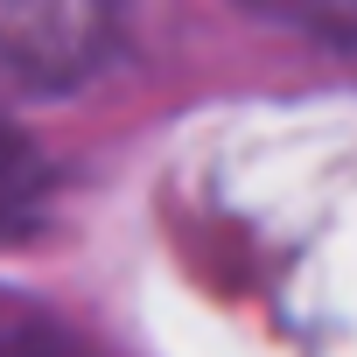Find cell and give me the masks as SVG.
I'll return each mask as SVG.
<instances>
[{
    "label": "cell",
    "mask_w": 357,
    "mask_h": 357,
    "mask_svg": "<svg viewBox=\"0 0 357 357\" xmlns=\"http://www.w3.org/2000/svg\"><path fill=\"white\" fill-rule=\"evenodd\" d=\"M43 204H50V168H43V154H36L22 133L0 126V245L29 238L36 218H43Z\"/></svg>",
    "instance_id": "cell-2"
},
{
    "label": "cell",
    "mask_w": 357,
    "mask_h": 357,
    "mask_svg": "<svg viewBox=\"0 0 357 357\" xmlns=\"http://www.w3.org/2000/svg\"><path fill=\"white\" fill-rule=\"evenodd\" d=\"M112 50V15L91 8H0V84L63 91Z\"/></svg>",
    "instance_id": "cell-1"
}]
</instances>
